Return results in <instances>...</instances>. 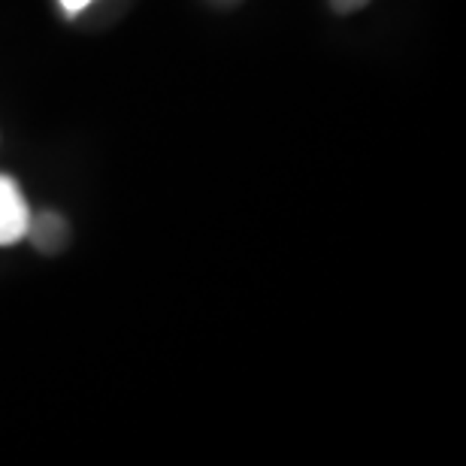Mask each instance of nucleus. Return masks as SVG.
Masks as SVG:
<instances>
[{"instance_id":"obj_1","label":"nucleus","mask_w":466,"mask_h":466,"mask_svg":"<svg viewBox=\"0 0 466 466\" xmlns=\"http://www.w3.org/2000/svg\"><path fill=\"white\" fill-rule=\"evenodd\" d=\"M31 207L13 176H0V246H13L25 239Z\"/></svg>"},{"instance_id":"obj_2","label":"nucleus","mask_w":466,"mask_h":466,"mask_svg":"<svg viewBox=\"0 0 466 466\" xmlns=\"http://www.w3.org/2000/svg\"><path fill=\"white\" fill-rule=\"evenodd\" d=\"M25 239L31 242L36 251H43V255H58V251H64V246L70 242V225L55 209L31 212Z\"/></svg>"},{"instance_id":"obj_3","label":"nucleus","mask_w":466,"mask_h":466,"mask_svg":"<svg viewBox=\"0 0 466 466\" xmlns=\"http://www.w3.org/2000/svg\"><path fill=\"white\" fill-rule=\"evenodd\" d=\"M370 0H330V6L337 9V13H358V9L367 6Z\"/></svg>"},{"instance_id":"obj_4","label":"nucleus","mask_w":466,"mask_h":466,"mask_svg":"<svg viewBox=\"0 0 466 466\" xmlns=\"http://www.w3.org/2000/svg\"><path fill=\"white\" fill-rule=\"evenodd\" d=\"M58 4H61V9H64L67 15H76V13H82L86 6L95 4V0H58Z\"/></svg>"},{"instance_id":"obj_5","label":"nucleus","mask_w":466,"mask_h":466,"mask_svg":"<svg viewBox=\"0 0 466 466\" xmlns=\"http://www.w3.org/2000/svg\"><path fill=\"white\" fill-rule=\"evenodd\" d=\"M212 4H218V6H233V4H239V0H212Z\"/></svg>"}]
</instances>
